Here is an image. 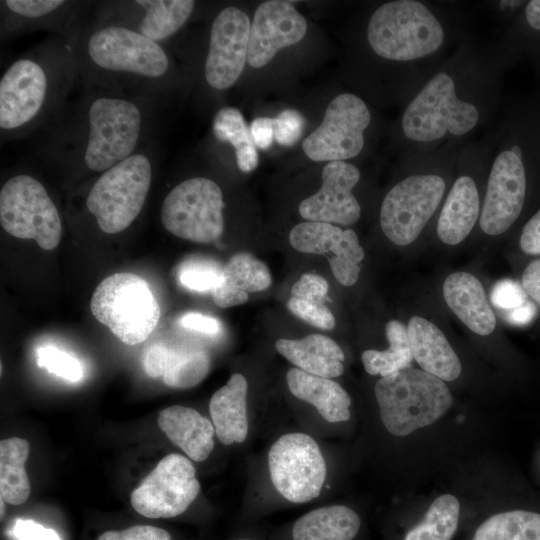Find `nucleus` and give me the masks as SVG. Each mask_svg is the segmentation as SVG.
Instances as JSON below:
<instances>
[{
	"mask_svg": "<svg viewBox=\"0 0 540 540\" xmlns=\"http://www.w3.org/2000/svg\"><path fill=\"white\" fill-rule=\"evenodd\" d=\"M515 65L495 39L467 36L403 107L396 135L404 152L466 142L496 119L506 73Z\"/></svg>",
	"mask_w": 540,
	"mask_h": 540,
	"instance_id": "f257e3e1",
	"label": "nucleus"
},
{
	"mask_svg": "<svg viewBox=\"0 0 540 540\" xmlns=\"http://www.w3.org/2000/svg\"><path fill=\"white\" fill-rule=\"evenodd\" d=\"M475 4L446 0H392L369 15L364 40L389 70V98L407 105L475 32Z\"/></svg>",
	"mask_w": 540,
	"mask_h": 540,
	"instance_id": "f03ea898",
	"label": "nucleus"
},
{
	"mask_svg": "<svg viewBox=\"0 0 540 540\" xmlns=\"http://www.w3.org/2000/svg\"><path fill=\"white\" fill-rule=\"evenodd\" d=\"M491 160L480 229L506 233L540 191V102L529 95L506 94L495 121L484 131Z\"/></svg>",
	"mask_w": 540,
	"mask_h": 540,
	"instance_id": "7ed1b4c3",
	"label": "nucleus"
},
{
	"mask_svg": "<svg viewBox=\"0 0 540 540\" xmlns=\"http://www.w3.org/2000/svg\"><path fill=\"white\" fill-rule=\"evenodd\" d=\"M464 143H446L429 152L402 153L404 176L386 193L379 212L381 229L394 244H411L440 210Z\"/></svg>",
	"mask_w": 540,
	"mask_h": 540,
	"instance_id": "20e7f679",
	"label": "nucleus"
},
{
	"mask_svg": "<svg viewBox=\"0 0 540 540\" xmlns=\"http://www.w3.org/2000/svg\"><path fill=\"white\" fill-rule=\"evenodd\" d=\"M77 157L92 172L108 170L136 153L144 128L142 107L119 96L99 95L85 109Z\"/></svg>",
	"mask_w": 540,
	"mask_h": 540,
	"instance_id": "39448f33",
	"label": "nucleus"
},
{
	"mask_svg": "<svg viewBox=\"0 0 540 540\" xmlns=\"http://www.w3.org/2000/svg\"><path fill=\"white\" fill-rule=\"evenodd\" d=\"M374 391L385 428L399 437L434 423L453 402L443 380L412 367L381 377Z\"/></svg>",
	"mask_w": 540,
	"mask_h": 540,
	"instance_id": "423d86ee",
	"label": "nucleus"
},
{
	"mask_svg": "<svg viewBox=\"0 0 540 540\" xmlns=\"http://www.w3.org/2000/svg\"><path fill=\"white\" fill-rule=\"evenodd\" d=\"M93 316L124 344L144 342L156 328L160 307L148 283L136 274L115 273L94 290Z\"/></svg>",
	"mask_w": 540,
	"mask_h": 540,
	"instance_id": "0eeeda50",
	"label": "nucleus"
},
{
	"mask_svg": "<svg viewBox=\"0 0 540 540\" xmlns=\"http://www.w3.org/2000/svg\"><path fill=\"white\" fill-rule=\"evenodd\" d=\"M490 160L491 147L484 134L462 145L453 181L436 221L441 242L461 243L479 222Z\"/></svg>",
	"mask_w": 540,
	"mask_h": 540,
	"instance_id": "6e6552de",
	"label": "nucleus"
},
{
	"mask_svg": "<svg viewBox=\"0 0 540 540\" xmlns=\"http://www.w3.org/2000/svg\"><path fill=\"white\" fill-rule=\"evenodd\" d=\"M152 174L151 160L142 152L101 173L85 202L101 231L117 234L132 224L146 202Z\"/></svg>",
	"mask_w": 540,
	"mask_h": 540,
	"instance_id": "1a4fd4ad",
	"label": "nucleus"
},
{
	"mask_svg": "<svg viewBox=\"0 0 540 540\" xmlns=\"http://www.w3.org/2000/svg\"><path fill=\"white\" fill-rule=\"evenodd\" d=\"M0 224L11 236L55 249L61 239L59 211L45 186L29 174L9 178L0 190Z\"/></svg>",
	"mask_w": 540,
	"mask_h": 540,
	"instance_id": "9d476101",
	"label": "nucleus"
},
{
	"mask_svg": "<svg viewBox=\"0 0 540 540\" xmlns=\"http://www.w3.org/2000/svg\"><path fill=\"white\" fill-rule=\"evenodd\" d=\"M223 193L205 177L184 180L165 196L160 212L163 227L193 242L212 243L223 233Z\"/></svg>",
	"mask_w": 540,
	"mask_h": 540,
	"instance_id": "9b49d317",
	"label": "nucleus"
},
{
	"mask_svg": "<svg viewBox=\"0 0 540 540\" xmlns=\"http://www.w3.org/2000/svg\"><path fill=\"white\" fill-rule=\"evenodd\" d=\"M85 54L98 70L148 80L163 77L170 66L167 53L159 43L121 25L94 30L86 41Z\"/></svg>",
	"mask_w": 540,
	"mask_h": 540,
	"instance_id": "f8f14e48",
	"label": "nucleus"
},
{
	"mask_svg": "<svg viewBox=\"0 0 540 540\" xmlns=\"http://www.w3.org/2000/svg\"><path fill=\"white\" fill-rule=\"evenodd\" d=\"M373 115L366 102L353 93H341L329 103L323 121L302 142L313 161H345L359 156Z\"/></svg>",
	"mask_w": 540,
	"mask_h": 540,
	"instance_id": "ddd939ff",
	"label": "nucleus"
},
{
	"mask_svg": "<svg viewBox=\"0 0 540 540\" xmlns=\"http://www.w3.org/2000/svg\"><path fill=\"white\" fill-rule=\"evenodd\" d=\"M52 70L36 56L13 61L0 79L2 133L28 129L44 115L54 90Z\"/></svg>",
	"mask_w": 540,
	"mask_h": 540,
	"instance_id": "4468645a",
	"label": "nucleus"
},
{
	"mask_svg": "<svg viewBox=\"0 0 540 540\" xmlns=\"http://www.w3.org/2000/svg\"><path fill=\"white\" fill-rule=\"evenodd\" d=\"M268 465L276 490L292 503L318 497L326 478V464L316 441L304 433L278 438L268 453Z\"/></svg>",
	"mask_w": 540,
	"mask_h": 540,
	"instance_id": "2eb2a0df",
	"label": "nucleus"
},
{
	"mask_svg": "<svg viewBox=\"0 0 540 540\" xmlns=\"http://www.w3.org/2000/svg\"><path fill=\"white\" fill-rule=\"evenodd\" d=\"M200 483L191 461L169 454L131 493L135 511L147 518H172L184 513L197 498Z\"/></svg>",
	"mask_w": 540,
	"mask_h": 540,
	"instance_id": "dca6fc26",
	"label": "nucleus"
},
{
	"mask_svg": "<svg viewBox=\"0 0 540 540\" xmlns=\"http://www.w3.org/2000/svg\"><path fill=\"white\" fill-rule=\"evenodd\" d=\"M250 28L249 17L236 7H227L214 18L204 65L212 88L224 90L238 80L247 62Z\"/></svg>",
	"mask_w": 540,
	"mask_h": 540,
	"instance_id": "f3484780",
	"label": "nucleus"
},
{
	"mask_svg": "<svg viewBox=\"0 0 540 540\" xmlns=\"http://www.w3.org/2000/svg\"><path fill=\"white\" fill-rule=\"evenodd\" d=\"M289 241L297 251L326 256L340 284L351 286L357 282L365 252L352 229L342 230L330 223L307 221L291 229Z\"/></svg>",
	"mask_w": 540,
	"mask_h": 540,
	"instance_id": "a211bd4d",
	"label": "nucleus"
},
{
	"mask_svg": "<svg viewBox=\"0 0 540 540\" xmlns=\"http://www.w3.org/2000/svg\"><path fill=\"white\" fill-rule=\"evenodd\" d=\"M361 178L360 170L346 161H333L322 171V185L299 205L300 215L314 222L349 226L361 216V206L353 194Z\"/></svg>",
	"mask_w": 540,
	"mask_h": 540,
	"instance_id": "6ab92c4d",
	"label": "nucleus"
},
{
	"mask_svg": "<svg viewBox=\"0 0 540 540\" xmlns=\"http://www.w3.org/2000/svg\"><path fill=\"white\" fill-rule=\"evenodd\" d=\"M306 31L305 18L290 2H263L251 23L247 62L253 68L264 67L280 49L299 42Z\"/></svg>",
	"mask_w": 540,
	"mask_h": 540,
	"instance_id": "aec40b11",
	"label": "nucleus"
},
{
	"mask_svg": "<svg viewBox=\"0 0 540 540\" xmlns=\"http://www.w3.org/2000/svg\"><path fill=\"white\" fill-rule=\"evenodd\" d=\"M142 364L149 377L161 378L169 387L186 389L207 376L211 360L201 348L158 342L147 347Z\"/></svg>",
	"mask_w": 540,
	"mask_h": 540,
	"instance_id": "412c9836",
	"label": "nucleus"
},
{
	"mask_svg": "<svg viewBox=\"0 0 540 540\" xmlns=\"http://www.w3.org/2000/svg\"><path fill=\"white\" fill-rule=\"evenodd\" d=\"M407 333L413 358L424 371L443 381H453L460 376V360L435 324L413 316L408 322Z\"/></svg>",
	"mask_w": 540,
	"mask_h": 540,
	"instance_id": "4be33fe9",
	"label": "nucleus"
},
{
	"mask_svg": "<svg viewBox=\"0 0 540 540\" xmlns=\"http://www.w3.org/2000/svg\"><path fill=\"white\" fill-rule=\"evenodd\" d=\"M443 296L453 313L474 333L486 336L496 327V317L491 309L481 282L467 272L448 275L443 284Z\"/></svg>",
	"mask_w": 540,
	"mask_h": 540,
	"instance_id": "5701e85b",
	"label": "nucleus"
},
{
	"mask_svg": "<svg viewBox=\"0 0 540 540\" xmlns=\"http://www.w3.org/2000/svg\"><path fill=\"white\" fill-rule=\"evenodd\" d=\"M160 429L190 459L202 462L214 448L213 423L191 407L174 405L160 411Z\"/></svg>",
	"mask_w": 540,
	"mask_h": 540,
	"instance_id": "b1692460",
	"label": "nucleus"
},
{
	"mask_svg": "<svg viewBox=\"0 0 540 540\" xmlns=\"http://www.w3.org/2000/svg\"><path fill=\"white\" fill-rule=\"evenodd\" d=\"M270 285L271 275L262 261L250 253H237L223 266L212 298L220 308L233 307L245 303L249 293L263 291Z\"/></svg>",
	"mask_w": 540,
	"mask_h": 540,
	"instance_id": "393cba45",
	"label": "nucleus"
},
{
	"mask_svg": "<svg viewBox=\"0 0 540 540\" xmlns=\"http://www.w3.org/2000/svg\"><path fill=\"white\" fill-rule=\"evenodd\" d=\"M275 348L306 373L331 379L344 371V353L328 336L310 334L301 339H278Z\"/></svg>",
	"mask_w": 540,
	"mask_h": 540,
	"instance_id": "a878e982",
	"label": "nucleus"
},
{
	"mask_svg": "<svg viewBox=\"0 0 540 540\" xmlns=\"http://www.w3.org/2000/svg\"><path fill=\"white\" fill-rule=\"evenodd\" d=\"M248 384L242 374H233L211 397L209 411L215 433L225 445L243 442L248 434Z\"/></svg>",
	"mask_w": 540,
	"mask_h": 540,
	"instance_id": "bb28decb",
	"label": "nucleus"
},
{
	"mask_svg": "<svg viewBox=\"0 0 540 540\" xmlns=\"http://www.w3.org/2000/svg\"><path fill=\"white\" fill-rule=\"evenodd\" d=\"M286 381L290 392L313 405L326 421L335 423L349 420L351 399L337 382L306 373L297 367L287 372Z\"/></svg>",
	"mask_w": 540,
	"mask_h": 540,
	"instance_id": "cd10ccee",
	"label": "nucleus"
},
{
	"mask_svg": "<svg viewBox=\"0 0 540 540\" xmlns=\"http://www.w3.org/2000/svg\"><path fill=\"white\" fill-rule=\"evenodd\" d=\"M362 519L350 507L330 505L298 518L290 528V540H356Z\"/></svg>",
	"mask_w": 540,
	"mask_h": 540,
	"instance_id": "c85d7f7f",
	"label": "nucleus"
},
{
	"mask_svg": "<svg viewBox=\"0 0 540 540\" xmlns=\"http://www.w3.org/2000/svg\"><path fill=\"white\" fill-rule=\"evenodd\" d=\"M517 64L540 57V0H527L515 19L494 38Z\"/></svg>",
	"mask_w": 540,
	"mask_h": 540,
	"instance_id": "c756f323",
	"label": "nucleus"
},
{
	"mask_svg": "<svg viewBox=\"0 0 540 540\" xmlns=\"http://www.w3.org/2000/svg\"><path fill=\"white\" fill-rule=\"evenodd\" d=\"M30 446L27 440L12 437L0 442V495L12 505L26 502L31 487L25 462Z\"/></svg>",
	"mask_w": 540,
	"mask_h": 540,
	"instance_id": "7c9ffc66",
	"label": "nucleus"
},
{
	"mask_svg": "<svg viewBox=\"0 0 540 540\" xmlns=\"http://www.w3.org/2000/svg\"><path fill=\"white\" fill-rule=\"evenodd\" d=\"M134 2L144 12L135 30L157 43L175 34L188 20L195 6L191 0Z\"/></svg>",
	"mask_w": 540,
	"mask_h": 540,
	"instance_id": "2f4dec72",
	"label": "nucleus"
},
{
	"mask_svg": "<svg viewBox=\"0 0 540 540\" xmlns=\"http://www.w3.org/2000/svg\"><path fill=\"white\" fill-rule=\"evenodd\" d=\"M213 135L220 142H227L235 149L238 168L242 172L253 171L259 163V155L251 130L241 114L233 107L219 109L212 124Z\"/></svg>",
	"mask_w": 540,
	"mask_h": 540,
	"instance_id": "473e14b6",
	"label": "nucleus"
},
{
	"mask_svg": "<svg viewBox=\"0 0 540 540\" xmlns=\"http://www.w3.org/2000/svg\"><path fill=\"white\" fill-rule=\"evenodd\" d=\"M470 540H540V513L510 510L484 519Z\"/></svg>",
	"mask_w": 540,
	"mask_h": 540,
	"instance_id": "72a5a7b5",
	"label": "nucleus"
},
{
	"mask_svg": "<svg viewBox=\"0 0 540 540\" xmlns=\"http://www.w3.org/2000/svg\"><path fill=\"white\" fill-rule=\"evenodd\" d=\"M460 521V503L451 494L437 497L401 540H452Z\"/></svg>",
	"mask_w": 540,
	"mask_h": 540,
	"instance_id": "f704fd0d",
	"label": "nucleus"
},
{
	"mask_svg": "<svg viewBox=\"0 0 540 540\" xmlns=\"http://www.w3.org/2000/svg\"><path fill=\"white\" fill-rule=\"evenodd\" d=\"M385 332L389 342L387 350H366L361 355L363 366L370 375L385 377L411 367L413 354L405 325L391 320L386 324Z\"/></svg>",
	"mask_w": 540,
	"mask_h": 540,
	"instance_id": "c9c22d12",
	"label": "nucleus"
},
{
	"mask_svg": "<svg viewBox=\"0 0 540 540\" xmlns=\"http://www.w3.org/2000/svg\"><path fill=\"white\" fill-rule=\"evenodd\" d=\"M222 269L216 261L197 257L181 263L177 277L180 284L189 290L212 292L221 281Z\"/></svg>",
	"mask_w": 540,
	"mask_h": 540,
	"instance_id": "e433bc0d",
	"label": "nucleus"
},
{
	"mask_svg": "<svg viewBox=\"0 0 540 540\" xmlns=\"http://www.w3.org/2000/svg\"><path fill=\"white\" fill-rule=\"evenodd\" d=\"M37 364L48 372L65 380L78 382L83 378L80 362L70 354L54 346H43L36 350Z\"/></svg>",
	"mask_w": 540,
	"mask_h": 540,
	"instance_id": "4c0bfd02",
	"label": "nucleus"
},
{
	"mask_svg": "<svg viewBox=\"0 0 540 540\" xmlns=\"http://www.w3.org/2000/svg\"><path fill=\"white\" fill-rule=\"evenodd\" d=\"M66 4L60 0H5L1 1V9L15 19L33 22L55 15Z\"/></svg>",
	"mask_w": 540,
	"mask_h": 540,
	"instance_id": "58836bf2",
	"label": "nucleus"
},
{
	"mask_svg": "<svg viewBox=\"0 0 540 540\" xmlns=\"http://www.w3.org/2000/svg\"><path fill=\"white\" fill-rule=\"evenodd\" d=\"M286 305L292 314L314 327L331 330L335 326L334 315L325 302L290 297Z\"/></svg>",
	"mask_w": 540,
	"mask_h": 540,
	"instance_id": "ea45409f",
	"label": "nucleus"
},
{
	"mask_svg": "<svg viewBox=\"0 0 540 540\" xmlns=\"http://www.w3.org/2000/svg\"><path fill=\"white\" fill-rule=\"evenodd\" d=\"M274 140L283 146H293L298 142L304 127L303 116L294 109L282 110L273 118Z\"/></svg>",
	"mask_w": 540,
	"mask_h": 540,
	"instance_id": "a19ab883",
	"label": "nucleus"
},
{
	"mask_svg": "<svg viewBox=\"0 0 540 540\" xmlns=\"http://www.w3.org/2000/svg\"><path fill=\"white\" fill-rule=\"evenodd\" d=\"M527 0H490L479 1L476 9L493 15L499 28L497 34L507 27L518 15Z\"/></svg>",
	"mask_w": 540,
	"mask_h": 540,
	"instance_id": "79ce46f5",
	"label": "nucleus"
},
{
	"mask_svg": "<svg viewBox=\"0 0 540 540\" xmlns=\"http://www.w3.org/2000/svg\"><path fill=\"white\" fill-rule=\"evenodd\" d=\"M491 301L499 308L512 310L526 302L525 290L516 281L503 279L494 285Z\"/></svg>",
	"mask_w": 540,
	"mask_h": 540,
	"instance_id": "37998d69",
	"label": "nucleus"
},
{
	"mask_svg": "<svg viewBox=\"0 0 540 540\" xmlns=\"http://www.w3.org/2000/svg\"><path fill=\"white\" fill-rule=\"evenodd\" d=\"M97 540H172L166 530L150 526L136 525L124 530H109L102 533Z\"/></svg>",
	"mask_w": 540,
	"mask_h": 540,
	"instance_id": "c03bdc74",
	"label": "nucleus"
},
{
	"mask_svg": "<svg viewBox=\"0 0 540 540\" xmlns=\"http://www.w3.org/2000/svg\"><path fill=\"white\" fill-rule=\"evenodd\" d=\"M328 292V283L320 275L305 273L291 289V297L325 302Z\"/></svg>",
	"mask_w": 540,
	"mask_h": 540,
	"instance_id": "a18cd8bd",
	"label": "nucleus"
},
{
	"mask_svg": "<svg viewBox=\"0 0 540 540\" xmlns=\"http://www.w3.org/2000/svg\"><path fill=\"white\" fill-rule=\"evenodd\" d=\"M519 244L528 255H540V206L524 223Z\"/></svg>",
	"mask_w": 540,
	"mask_h": 540,
	"instance_id": "49530a36",
	"label": "nucleus"
},
{
	"mask_svg": "<svg viewBox=\"0 0 540 540\" xmlns=\"http://www.w3.org/2000/svg\"><path fill=\"white\" fill-rule=\"evenodd\" d=\"M12 534L18 540H61L53 529L25 519L15 521Z\"/></svg>",
	"mask_w": 540,
	"mask_h": 540,
	"instance_id": "de8ad7c7",
	"label": "nucleus"
},
{
	"mask_svg": "<svg viewBox=\"0 0 540 540\" xmlns=\"http://www.w3.org/2000/svg\"><path fill=\"white\" fill-rule=\"evenodd\" d=\"M182 327L197 332L214 335L219 333L221 327L218 320L200 313H187L180 319Z\"/></svg>",
	"mask_w": 540,
	"mask_h": 540,
	"instance_id": "09e8293b",
	"label": "nucleus"
},
{
	"mask_svg": "<svg viewBox=\"0 0 540 540\" xmlns=\"http://www.w3.org/2000/svg\"><path fill=\"white\" fill-rule=\"evenodd\" d=\"M251 134L256 147L267 149L274 140L273 118L258 117L250 126Z\"/></svg>",
	"mask_w": 540,
	"mask_h": 540,
	"instance_id": "8fccbe9b",
	"label": "nucleus"
},
{
	"mask_svg": "<svg viewBox=\"0 0 540 540\" xmlns=\"http://www.w3.org/2000/svg\"><path fill=\"white\" fill-rule=\"evenodd\" d=\"M522 287L540 306V259L528 264L522 274Z\"/></svg>",
	"mask_w": 540,
	"mask_h": 540,
	"instance_id": "3c124183",
	"label": "nucleus"
},
{
	"mask_svg": "<svg viewBox=\"0 0 540 540\" xmlns=\"http://www.w3.org/2000/svg\"><path fill=\"white\" fill-rule=\"evenodd\" d=\"M536 314L535 306L530 302H525L520 307L509 310L507 319L516 325H524L529 323Z\"/></svg>",
	"mask_w": 540,
	"mask_h": 540,
	"instance_id": "603ef678",
	"label": "nucleus"
},
{
	"mask_svg": "<svg viewBox=\"0 0 540 540\" xmlns=\"http://www.w3.org/2000/svg\"><path fill=\"white\" fill-rule=\"evenodd\" d=\"M532 67L535 85L537 88L538 100L540 102V57L529 61Z\"/></svg>",
	"mask_w": 540,
	"mask_h": 540,
	"instance_id": "864d4df0",
	"label": "nucleus"
},
{
	"mask_svg": "<svg viewBox=\"0 0 540 540\" xmlns=\"http://www.w3.org/2000/svg\"><path fill=\"white\" fill-rule=\"evenodd\" d=\"M0 505H1V519H2L5 513V501L2 498L0 501Z\"/></svg>",
	"mask_w": 540,
	"mask_h": 540,
	"instance_id": "5fc2aeb1",
	"label": "nucleus"
},
{
	"mask_svg": "<svg viewBox=\"0 0 540 540\" xmlns=\"http://www.w3.org/2000/svg\"><path fill=\"white\" fill-rule=\"evenodd\" d=\"M235 540H255V539L244 537V538H238V539H235Z\"/></svg>",
	"mask_w": 540,
	"mask_h": 540,
	"instance_id": "6e6d98bb",
	"label": "nucleus"
}]
</instances>
